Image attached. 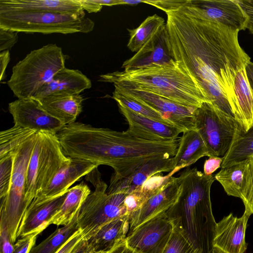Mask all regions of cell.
Returning <instances> with one entry per match:
<instances>
[{
	"mask_svg": "<svg viewBox=\"0 0 253 253\" xmlns=\"http://www.w3.org/2000/svg\"><path fill=\"white\" fill-rule=\"evenodd\" d=\"M94 187L81 207L78 223L84 239L106 222L127 215L124 201L127 194H109L107 185L101 179L98 168L85 175Z\"/></svg>",
	"mask_w": 253,
	"mask_h": 253,
	"instance_id": "8",
	"label": "cell"
},
{
	"mask_svg": "<svg viewBox=\"0 0 253 253\" xmlns=\"http://www.w3.org/2000/svg\"><path fill=\"white\" fill-rule=\"evenodd\" d=\"M175 169L173 157H159L151 160L126 177L112 174L107 190L109 194H129L141 186L152 176L163 172H171Z\"/></svg>",
	"mask_w": 253,
	"mask_h": 253,
	"instance_id": "18",
	"label": "cell"
},
{
	"mask_svg": "<svg viewBox=\"0 0 253 253\" xmlns=\"http://www.w3.org/2000/svg\"><path fill=\"white\" fill-rule=\"evenodd\" d=\"M120 4L137 5L140 3H144L142 0H119Z\"/></svg>",
	"mask_w": 253,
	"mask_h": 253,
	"instance_id": "52",
	"label": "cell"
},
{
	"mask_svg": "<svg viewBox=\"0 0 253 253\" xmlns=\"http://www.w3.org/2000/svg\"><path fill=\"white\" fill-rule=\"evenodd\" d=\"M246 72L250 84L253 90V63L248 62L245 67Z\"/></svg>",
	"mask_w": 253,
	"mask_h": 253,
	"instance_id": "50",
	"label": "cell"
},
{
	"mask_svg": "<svg viewBox=\"0 0 253 253\" xmlns=\"http://www.w3.org/2000/svg\"><path fill=\"white\" fill-rule=\"evenodd\" d=\"M175 218L168 211L141 224L127 236V245L139 253H163L172 234Z\"/></svg>",
	"mask_w": 253,
	"mask_h": 253,
	"instance_id": "12",
	"label": "cell"
},
{
	"mask_svg": "<svg viewBox=\"0 0 253 253\" xmlns=\"http://www.w3.org/2000/svg\"><path fill=\"white\" fill-rule=\"evenodd\" d=\"M249 179L247 188L243 199L242 200L245 210L253 211V157L248 159Z\"/></svg>",
	"mask_w": 253,
	"mask_h": 253,
	"instance_id": "40",
	"label": "cell"
},
{
	"mask_svg": "<svg viewBox=\"0 0 253 253\" xmlns=\"http://www.w3.org/2000/svg\"><path fill=\"white\" fill-rule=\"evenodd\" d=\"M178 170L175 169L165 176L161 173L156 174L148 178L141 186L127 194L124 201L127 215L130 217L139 210L148 199L160 191L170 176Z\"/></svg>",
	"mask_w": 253,
	"mask_h": 253,
	"instance_id": "29",
	"label": "cell"
},
{
	"mask_svg": "<svg viewBox=\"0 0 253 253\" xmlns=\"http://www.w3.org/2000/svg\"><path fill=\"white\" fill-rule=\"evenodd\" d=\"M67 193L49 200L35 198L23 215L18 237L38 235L50 225L52 218L62 205Z\"/></svg>",
	"mask_w": 253,
	"mask_h": 253,
	"instance_id": "20",
	"label": "cell"
},
{
	"mask_svg": "<svg viewBox=\"0 0 253 253\" xmlns=\"http://www.w3.org/2000/svg\"><path fill=\"white\" fill-rule=\"evenodd\" d=\"M120 93L135 100L158 112L170 125L182 132L195 129L194 112L186 107L152 92L121 84H114Z\"/></svg>",
	"mask_w": 253,
	"mask_h": 253,
	"instance_id": "11",
	"label": "cell"
},
{
	"mask_svg": "<svg viewBox=\"0 0 253 253\" xmlns=\"http://www.w3.org/2000/svg\"><path fill=\"white\" fill-rule=\"evenodd\" d=\"M49 114L64 126L75 122L83 109V96L78 93L57 92L37 100Z\"/></svg>",
	"mask_w": 253,
	"mask_h": 253,
	"instance_id": "22",
	"label": "cell"
},
{
	"mask_svg": "<svg viewBox=\"0 0 253 253\" xmlns=\"http://www.w3.org/2000/svg\"><path fill=\"white\" fill-rule=\"evenodd\" d=\"M166 14L172 58L195 78L209 103L234 116V80L251 59L239 44V31L179 10Z\"/></svg>",
	"mask_w": 253,
	"mask_h": 253,
	"instance_id": "1",
	"label": "cell"
},
{
	"mask_svg": "<svg viewBox=\"0 0 253 253\" xmlns=\"http://www.w3.org/2000/svg\"><path fill=\"white\" fill-rule=\"evenodd\" d=\"M38 131L14 125L0 133V158L11 153Z\"/></svg>",
	"mask_w": 253,
	"mask_h": 253,
	"instance_id": "34",
	"label": "cell"
},
{
	"mask_svg": "<svg viewBox=\"0 0 253 253\" xmlns=\"http://www.w3.org/2000/svg\"><path fill=\"white\" fill-rule=\"evenodd\" d=\"M246 66L234 80V101L231 111L244 131L253 127V90L246 72Z\"/></svg>",
	"mask_w": 253,
	"mask_h": 253,
	"instance_id": "23",
	"label": "cell"
},
{
	"mask_svg": "<svg viewBox=\"0 0 253 253\" xmlns=\"http://www.w3.org/2000/svg\"><path fill=\"white\" fill-rule=\"evenodd\" d=\"M252 213L245 210L242 216L231 213L216 223L212 242L213 247L226 253H245L247 249L246 231L248 221Z\"/></svg>",
	"mask_w": 253,
	"mask_h": 253,
	"instance_id": "15",
	"label": "cell"
},
{
	"mask_svg": "<svg viewBox=\"0 0 253 253\" xmlns=\"http://www.w3.org/2000/svg\"><path fill=\"white\" fill-rule=\"evenodd\" d=\"M94 1L100 5L112 6L115 5H119V0H94Z\"/></svg>",
	"mask_w": 253,
	"mask_h": 253,
	"instance_id": "51",
	"label": "cell"
},
{
	"mask_svg": "<svg viewBox=\"0 0 253 253\" xmlns=\"http://www.w3.org/2000/svg\"><path fill=\"white\" fill-rule=\"evenodd\" d=\"M84 10L88 13L97 12L101 10L102 5L95 2L94 0H79Z\"/></svg>",
	"mask_w": 253,
	"mask_h": 253,
	"instance_id": "47",
	"label": "cell"
},
{
	"mask_svg": "<svg viewBox=\"0 0 253 253\" xmlns=\"http://www.w3.org/2000/svg\"><path fill=\"white\" fill-rule=\"evenodd\" d=\"M205 156H208V151L199 132L196 129L185 131L173 157L175 169L180 170L188 167Z\"/></svg>",
	"mask_w": 253,
	"mask_h": 253,
	"instance_id": "27",
	"label": "cell"
},
{
	"mask_svg": "<svg viewBox=\"0 0 253 253\" xmlns=\"http://www.w3.org/2000/svg\"><path fill=\"white\" fill-rule=\"evenodd\" d=\"M210 253H226L222 251L221 250H220V249H219L217 248L213 247V248Z\"/></svg>",
	"mask_w": 253,
	"mask_h": 253,
	"instance_id": "53",
	"label": "cell"
},
{
	"mask_svg": "<svg viewBox=\"0 0 253 253\" xmlns=\"http://www.w3.org/2000/svg\"></svg>",
	"mask_w": 253,
	"mask_h": 253,
	"instance_id": "55",
	"label": "cell"
},
{
	"mask_svg": "<svg viewBox=\"0 0 253 253\" xmlns=\"http://www.w3.org/2000/svg\"><path fill=\"white\" fill-rule=\"evenodd\" d=\"M175 219L172 234L163 253H200L178 219Z\"/></svg>",
	"mask_w": 253,
	"mask_h": 253,
	"instance_id": "35",
	"label": "cell"
},
{
	"mask_svg": "<svg viewBox=\"0 0 253 253\" xmlns=\"http://www.w3.org/2000/svg\"><path fill=\"white\" fill-rule=\"evenodd\" d=\"M91 85L90 79L80 71L65 67L44 84L33 98L39 100L57 92L80 94L84 90L90 88Z\"/></svg>",
	"mask_w": 253,
	"mask_h": 253,
	"instance_id": "25",
	"label": "cell"
},
{
	"mask_svg": "<svg viewBox=\"0 0 253 253\" xmlns=\"http://www.w3.org/2000/svg\"><path fill=\"white\" fill-rule=\"evenodd\" d=\"M18 33L0 28V51L9 50L17 42Z\"/></svg>",
	"mask_w": 253,
	"mask_h": 253,
	"instance_id": "41",
	"label": "cell"
},
{
	"mask_svg": "<svg viewBox=\"0 0 253 253\" xmlns=\"http://www.w3.org/2000/svg\"><path fill=\"white\" fill-rule=\"evenodd\" d=\"M180 191L179 177L170 176L160 191L131 215L130 232L148 220L168 212L176 203Z\"/></svg>",
	"mask_w": 253,
	"mask_h": 253,
	"instance_id": "16",
	"label": "cell"
},
{
	"mask_svg": "<svg viewBox=\"0 0 253 253\" xmlns=\"http://www.w3.org/2000/svg\"><path fill=\"white\" fill-rule=\"evenodd\" d=\"M37 235H30L21 237L14 245L12 253H29L35 246Z\"/></svg>",
	"mask_w": 253,
	"mask_h": 253,
	"instance_id": "42",
	"label": "cell"
},
{
	"mask_svg": "<svg viewBox=\"0 0 253 253\" xmlns=\"http://www.w3.org/2000/svg\"><path fill=\"white\" fill-rule=\"evenodd\" d=\"M112 98L116 101L118 105L128 108L143 117L171 125L166 121L158 112L135 100L120 93L115 90L113 92Z\"/></svg>",
	"mask_w": 253,
	"mask_h": 253,
	"instance_id": "36",
	"label": "cell"
},
{
	"mask_svg": "<svg viewBox=\"0 0 253 253\" xmlns=\"http://www.w3.org/2000/svg\"><path fill=\"white\" fill-rule=\"evenodd\" d=\"M56 135L66 156L110 166L113 174L122 177L153 159L174 157L180 138L150 141L126 130L118 131L76 122L64 126Z\"/></svg>",
	"mask_w": 253,
	"mask_h": 253,
	"instance_id": "2",
	"label": "cell"
},
{
	"mask_svg": "<svg viewBox=\"0 0 253 253\" xmlns=\"http://www.w3.org/2000/svg\"><path fill=\"white\" fill-rule=\"evenodd\" d=\"M187 0H144V3L149 4L161 9L166 13L178 11Z\"/></svg>",
	"mask_w": 253,
	"mask_h": 253,
	"instance_id": "39",
	"label": "cell"
},
{
	"mask_svg": "<svg viewBox=\"0 0 253 253\" xmlns=\"http://www.w3.org/2000/svg\"><path fill=\"white\" fill-rule=\"evenodd\" d=\"M249 173L247 159L221 168L214 177L221 184L228 195L242 200L247 188Z\"/></svg>",
	"mask_w": 253,
	"mask_h": 253,
	"instance_id": "28",
	"label": "cell"
},
{
	"mask_svg": "<svg viewBox=\"0 0 253 253\" xmlns=\"http://www.w3.org/2000/svg\"><path fill=\"white\" fill-rule=\"evenodd\" d=\"M84 236L82 231L79 229L70 238L57 253H72Z\"/></svg>",
	"mask_w": 253,
	"mask_h": 253,
	"instance_id": "44",
	"label": "cell"
},
{
	"mask_svg": "<svg viewBox=\"0 0 253 253\" xmlns=\"http://www.w3.org/2000/svg\"><path fill=\"white\" fill-rule=\"evenodd\" d=\"M79 212L68 224L57 229L41 243L33 247L29 253H57L70 238L80 229L78 223Z\"/></svg>",
	"mask_w": 253,
	"mask_h": 253,
	"instance_id": "32",
	"label": "cell"
},
{
	"mask_svg": "<svg viewBox=\"0 0 253 253\" xmlns=\"http://www.w3.org/2000/svg\"><path fill=\"white\" fill-rule=\"evenodd\" d=\"M109 252H95V253H108Z\"/></svg>",
	"mask_w": 253,
	"mask_h": 253,
	"instance_id": "54",
	"label": "cell"
},
{
	"mask_svg": "<svg viewBox=\"0 0 253 253\" xmlns=\"http://www.w3.org/2000/svg\"><path fill=\"white\" fill-rule=\"evenodd\" d=\"M247 17L246 29L253 35V0H237Z\"/></svg>",
	"mask_w": 253,
	"mask_h": 253,
	"instance_id": "43",
	"label": "cell"
},
{
	"mask_svg": "<svg viewBox=\"0 0 253 253\" xmlns=\"http://www.w3.org/2000/svg\"><path fill=\"white\" fill-rule=\"evenodd\" d=\"M93 249L89 246L87 240L84 237L78 243L72 253H95Z\"/></svg>",
	"mask_w": 253,
	"mask_h": 253,
	"instance_id": "48",
	"label": "cell"
},
{
	"mask_svg": "<svg viewBox=\"0 0 253 253\" xmlns=\"http://www.w3.org/2000/svg\"><path fill=\"white\" fill-rule=\"evenodd\" d=\"M8 109L14 125L22 127L57 133L64 126L33 98L17 99L9 103Z\"/></svg>",
	"mask_w": 253,
	"mask_h": 253,
	"instance_id": "14",
	"label": "cell"
},
{
	"mask_svg": "<svg viewBox=\"0 0 253 253\" xmlns=\"http://www.w3.org/2000/svg\"><path fill=\"white\" fill-rule=\"evenodd\" d=\"M165 24V20L155 14L147 17L137 28L127 29L130 36L127 44L128 48L132 52H137Z\"/></svg>",
	"mask_w": 253,
	"mask_h": 253,
	"instance_id": "33",
	"label": "cell"
},
{
	"mask_svg": "<svg viewBox=\"0 0 253 253\" xmlns=\"http://www.w3.org/2000/svg\"><path fill=\"white\" fill-rule=\"evenodd\" d=\"M98 166L87 161L71 158L70 163L59 170L46 189L35 198L49 200L66 194L71 185Z\"/></svg>",
	"mask_w": 253,
	"mask_h": 253,
	"instance_id": "21",
	"label": "cell"
},
{
	"mask_svg": "<svg viewBox=\"0 0 253 253\" xmlns=\"http://www.w3.org/2000/svg\"><path fill=\"white\" fill-rule=\"evenodd\" d=\"M98 81L148 91L189 108H197L208 102L195 78L174 60L165 64L101 75Z\"/></svg>",
	"mask_w": 253,
	"mask_h": 253,
	"instance_id": "3",
	"label": "cell"
},
{
	"mask_svg": "<svg viewBox=\"0 0 253 253\" xmlns=\"http://www.w3.org/2000/svg\"><path fill=\"white\" fill-rule=\"evenodd\" d=\"M253 157V127L247 131L240 128L226 155L223 157L221 168L246 161Z\"/></svg>",
	"mask_w": 253,
	"mask_h": 253,
	"instance_id": "31",
	"label": "cell"
},
{
	"mask_svg": "<svg viewBox=\"0 0 253 253\" xmlns=\"http://www.w3.org/2000/svg\"><path fill=\"white\" fill-rule=\"evenodd\" d=\"M178 177L179 195L168 212L178 219L200 253H210L216 224L210 198L214 177L206 175L196 168H187Z\"/></svg>",
	"mask_w": 253,
	"mask_h": 253,
	"instance_id": "4",
	"label": "cell"
},
{
	"mask_svg": "<svg viewBox=\"0 0 253 253\" xmlns=\"http://www.w3.org/2000/svg\"><path fill=\"white\" fill-rule=\"evenodd\" d=\"M118 107L128 123L126 131L132 135L156 142H169L180 138L182 131L175 126L143 117L125 107Z\"/></svg>",
	"mask_w": 253,
	"mask_h": 253,
	"instance_id": "17",
	"label": "cell"
},
{
	"mask_svg": "<svg viewBox=\"0 0 253 253\" xmlns=\"http://www.w3.org/2000/svg\"><path fill=\"white\" fill-rule=\"evenodd\" d=\"M223 157H211L207 159L204 165V173L211 175L217 169L221 167Z\"/></svg>",
	"mask_w": 253,
	"mask_h": 253,
	"instance_id": "45",
	"label": "cell"
},
{
	"mask_svg": "<svg viewBox=\"0 0 253 253\" xmlns=\"http://www.w3.org/2000/svg\"><path fill=\"white\" fill-rule=\"evenodd\" d=\"M178 10L239 31L246 29L247 17L237 0H187Z\"/></svg>",
	"mask_w": 253,
	"mask_h": 253,
	"instance_id": "13",
	"label": "cell"
},
{
	"mask_svg": "<svg viewBox=\"0 0 253 253\" xmlns=\"http://www.w3.org/2000/svg\"><path fill=\"white\" fill-rule=\"evenodd\" d=\"M130 221L128 215L114 219L100 226L85 239L94 252H109L126 239Z\"/></svg>",
	"mask_w": 253,
	"mask_h": 253,
	"instance_id": "24",
	"label": "cell"
},
{
	"mask_svg": "<svg viewBox=\"0 0 253 253\" xmlns=\"http://www.w3.org/2000/svg\"><path fill=\"white\" fill-rule=\"evenodd\" d=\"M194 117L195 129L206 145L208 157H223L241 128L236 119L207 102L195 109Z\"/></svg>",
	"mask_w": 253,
	"mask_h": 253,
	"instance_id": "10",
	"label": "cell"
},
{
	"mask_svg": "<svg viewBox=\"0 0 253 253\" xmlns=\"http://www.w3.org/2000/svg\"><path fill=\"white\" fill-rule=\"evenodd\" d=\"M14 152L0 158V199L8 193L13 168Z\"/></svg>",
	"mask_w": 253,
	"mask_h": 253,
	"instance_id": "37",
	"label": "cell"
},
{
	"mask_svg": "<svg viewBox=\"0 0 253 253\" xmlns=\"http://www.w3.org/2000/svg\"><path fill=\"white\" fill-rule=\"evenodd\" d=\"M108 253H139L133 249L128 247L125 240L115 246Z\"/></svg>",
	"mask_w": 253,
	"mask_h": 253,
	"instance_id": "49",
	"label": "cell"
},
{
	"mask_svg": "<svg viewBox=\"0 0 253 253\" xmlns=\"http://www.w3.org/2000/svg\"><path fill=\"white\" fill-rule=\"evenodd\" d=\"M14 245L11 239L6 219L2 214H0V253H12Z\"/></svg>",
	"mask_w": 253,
	"mask_h": 253,
	"instance_id": "38",
	"label": "cell"
},
{
	"mask_svg": "<svg viewBox=\"0 0 253 253\" xmlns=\"http://www.w3.org/2000/svg\"><path fill=\"white\" fill-rule=\"evenodd\" d=\"M10 59V53L8 50H5L0 52V81L5 79V70L7 68V65L9 62Z\"/></svg>",
	"mask_w": 253,
	"mask_h": 253,
	"instance_id": "46",
	"label": "cell"
},
{
	"mask_svg": "<svg viewBox=\"0 0 253 253\" xmlns=\"http://www.w3.org/2000/svg\"><path fill=\"white\" fill-rule=\"evenodd\" d=\"M172 60L165 24L133 56L124 62L122 68L129 71L154 64H165Z\"/></svg>",
	"mask_w": 253,
	"mask_h": 253,
	"instance_id": "19",
	"label": "cell"
},
{
	"mask_svg": "<svg viewBox=\"0 0 253 253\" xmlns=\"http://www.w3.org/2000/svg\"><path fill=\"white\" fill-rule=\"evenodd\" d=\"M71 158L63 153L56 133L38 131L27 173L25 200L30 205Z\"/></svg>",
	"mask_w": 253,
	"mask_h": 253,
	"instance_id": "7",
	"label": "cell"
},
{
	"mask_svg": "<svg viewBox=\"0 0 253 253\" xmlns=\"http://www.w3.org/2000/svg\"><path fill=\"white\" fill-rule=\"evenodd\" d=\"M37 133L13 151V168L10 188L6 196L0 199V214L6 219L13 243L18 238L22 219L30 206L25 200L27 173Z\"/></svg>",
	"mask_w": 253,
	"mask_h": 253,
	"instance_id": "9",
	"label": "cell"
},
{
	"mask_svg": "<svg viewBox=\"0 0 253 253\" xmlns=\"http://www.w3.org/2000/svg\"><path fill=\"white\" fill-rule=\"evenodd\" d=\"M90 193L88 186L83 181L70 188L62 205L52 218L50 224L57 226L68 224L79 211Z\"/></svg>",
	"mask_w": 253,
	"mask_h": 253,
	"instance_id": "30",
	"label": "cell"
},
{
	"mask_svg": "<svg viewBox=\"0 0 253 253\" xmlns=\"http://www.w3.org/2000/svg\"><path fill=\"white\" fill-rule=\"evenodd\" d=\"M94 26L91 19L85 17L84 11L75 13L0 11V28L17 33H88Z\"/></svg>",
	"mask_w": 253,
	"mask_h": 253,
	"instance_id": "6",
	"label": "cell"
},
{
	"mask_svg": "<svg viewBox=\"0 0 253 253\" xmlns=\"http://www.w3.org/2000/svg\"><path fill=\"white\" fill-rule=\"evenodd\" d=\"M66 58L61 47L54 43L33 50L13 67L7 85L18 99L33 98L65 67Z\"/></svg>",
	"mask_w": 253,
	"mask_h": 253,
	"instance_id": "5",
	"label": "cell"
},
{
	"mask_svg": "<svg viewBox=\"0 0 253 253\" xmlns=\"http://www.w3.org/2000/svg\"><path fill=\"white\" fill-rule=\"evenodd\" d=\"M75 13L84 11L79 0H0V11Z\"/></svg>",
	"mask_w": 253,
	"mask_h": 253,
	"instance_id": "26",
	"label": "cell"
}]
</instances>
